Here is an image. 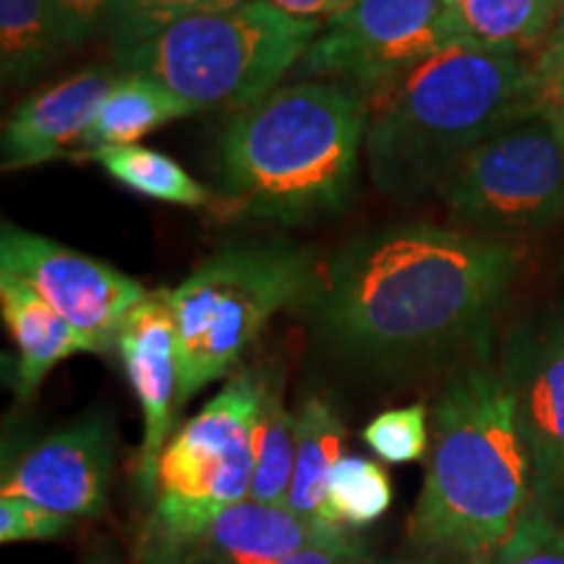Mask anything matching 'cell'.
Wrapping results in <instances>:
<instances>
[{
  "label": "cell",
  "mask_w": 564,
  "mask_h": 564,
  "mask_svg": "<svg viewBox=\"0 0 564 564\" xmlns=\"http://www.w3.org/2000/svg\"><path fill=\"white\" fill-rule=\"evenodd\" d=\"M525 251L505 238L394 225L352 238L316 272L306 306L343 350L408 364L486 348Z\"/></svg>",
  "instance_id": "1"
},
{
  "label": "cell",
  "mask_w": 564,
  "mask_h": 564,
  "mask_svg": "<svg viewBox=\"0 0 564 564\" xmlns=\"http://www.w3.org/2000/svg\"><path fill=\"white\" fill-rule=\"evenodd\" d=\"M533 499L512 394L491 366L455 373L432 411L426 478L408 541L429 564H481Z\"/></svg>",
  "instance_id": "2"
},
{
  "label": "cell",
  "mask_w": 564,
  "mask_h": 564,
  "mask_svg": "<svg viewBox=\"0 0 564 564\" xmlns=\"http://www.w3.org/2000/svg\"><path fill=\"white\" fill-rule=\"evenodd\" d=\"M369 105L303 79L232 112L217 141V202L236 215L299 223L343 209L356 186Z\"/></svg>",
  "instance_id": "3"
},
{
  "label": "cell",
  "mask_w": 564,
  "mask_h": 564,
  "mask_svg": "<svg viewBox=\"0 0 564 564\" xmlns=\"http://www.w3.org/2000/svg\"><path fill=\"white\" fill-rule=\"evenodd\" d=\"M528 55L449 45L366 97V162L384 194H419L478 141L541 110Z\"/></svg>",
  "instance_id": "4"
},
{
  "label": "cell",
  "mask_w": 564,
  "mask_h": 564,
  "mask_svg": "<svg viewBox=\"0 0 564 564\" xmlns=\"http://www.w3.org/2000/svg\"><path fill=\"white\" fill-rule=\"evenodd\" d=\"M319 32V21L249 0L167 26L150 42L118 53L116 68L162 84L199 112H241L299 68Z\"/></svg>",
  "instance_id": "5"
},
{
  "label": "cell",
  "mask_w": 564,
  "mask_h": 564,
  "mask_svg": "<svg viewBox=\"0 0 564 564\" xmlns=\"http://www.w3.org/2000/svg\"><path fill=\"white\" fill-rule=\"evenodd\" d=\"M314 282L312 253L257 241L225 246L167 288L181 350L178 408L228 377L274 314L308 301Z\"/></svg>",
  "instance_id": "6"
},
{
  "label": "cell",
  "mask_w": 564,
  "mask_h": 564,
  "mask_svg": "<svg viewBox=\"0 0 564 564\" xmlns=\"http://www.w3.org/2000/svg\"><path fill=\"white\" fill-rule=\"evenodd\" d=\"M259 403L262 371H241L173 432L158 460L139 564H192L207 528L249 499Z\"/></svg>",
  "instance_id": "7"
},
{
  "label": "cell",
  "mask_w": 564,
  "mask_h": 564,
  "mask_svg": "<svg viewBox=\"0 0 564 564\" xmlns=\"http://www.w3.org/2000/svg\"><path fill=\"white\" fill-rule=\"evenodd\" d=\"M440 192L463 230H541L564 215V147L539 110L478 141L444 173Z\"/></svg>",
  "instance_id": "8"
},
{
  "label": "cell",
  "mask_w": 564,
  "mask_h": 564,
  "mask_svg": "<svg viewBox=\"0 0 564 564\" xmlns=\"http://www.w3.org/2000/svg\"><path fill=\"white\" fill-rule=\"evenodd\" d=\"M449 45L442 0H352L327 19L295 70L369 97Z\"/></svg>",
  "instance_id": "9"
},
{
  "label": "cell",
  "mask_w": 564,
  "mask_h": 564,
  "mask_svg": "<svg viewBox=\"0 0 564 564\" xmlns=\"http://www.w3.org/2000/svg\"><path fill=\"white\" fill-rule=\"evenodd\" d=\"M0 272L26 282L95 352L116 348L126 316L150 293L116 267L11 223L0 230Z\"/></svg>",
  "instance_id": "10"
},
{
  "label": "cell",
  "mask_w": 564,
  "mask_h": 564,
  "mask_svg": "<svg viewBox=\"0 0 564 564\" xmlns=\"http://www.w3.org/2000/svg\"><path fill=\"white\" fill-rule=\"evenodd\" d=\"M499 373L531 457L533 499L564 518V308L514 329Z\"/></svg>",
  "instance_id": "11"
},
{
  "label": "cell",
  "mask_w": 564,
  "mask_h": 564,
  "mask_svg": "<svg viewBox=\"0 0 564 564\" xmlns=\"http://www.w3.org/2000/svg\"><path fill=\"white\" fill-rule=\"evenodd\" d=\"M112 434L97 415L42 436L6 463L0 497H21L66 518H95L108 502Z\"/></svg>",
  "instance_id": "12"
},
{
  "label": "cell",
  "mask_w": 564,
  "mask_h": 564,
  "mask_svg": "<svg viewBox=\"0 0 564 564\" xmlns=\"http://www.w3.org/2000/svg\"><path fill=\"white\" fill-rule=\"evenodd\" d=\"M116 350L139 400L141 419H144L137 486L150 499L158 460L173 436V415L181 411V350L167 288L147 293L144 301L126 316Z\"/></svg>",
  "instance_id": "13"
},
{
  "label": "cell",
  "mask_w": 564,
  "mask_h": 564,
  "mask_svg": "<svg viewBox=\"0 0 564 564\" xmlns=\"http://www.w3.org/2000/svg\"><path fill=\"white\" fill-rule=\"evenodd\" d=\"M118 79L116 66H87L19 102L3 126V171L82 154L84 133Z\"/></svg>",
  "instance_id": "14"
},
{
  "label": "cell",
  "mask_w": 564,
  "mask_h": 564,
  "mask_svg": "<svg viewBox=\"0 0 564 564\" xmlns=\"http://www.w3.org/2000/svg\"><path fill=\"white\" fill-rule=\"evenodd\" d=\"M333 528L306 523L288 507L243 499L207 528L192 564H278Z\"/></svg>",
  "instance_id": "15"
},
{
  "label": "cell",
  "mask_w": 564,
  "mask_h": 564,
  "mask_svg": "<svg viewBox=\"0 0 564 564\" xmlns=\"http://www.w3.org/2000/svg\"><path fill=\"white\" fill-rule=\"evenodd\" d=\"M0 314L17 345L13 390L21 400L37 394L55 366L76 352H95L87 337L47 306L26 282L0 272Z\"/></svg>",
  "instance_id": "16"
},
{
  "label": "cell",
  "mask_w": 564,
  "mask_h": 564,
  "mask_svg": "<svg viewBox=\"0 0 564 564\" xmlns=\"http://www.w3.org/2000/svg\"><path fill=\"white\" fill-rule=\"evenodd\" d=\"M345 423L322 394H308L295 411V468L285 507L312 525H333L327 484L343 457Z\"/></svg>",
  "instance_id": "17"
},
{
  "label": "cell",
  "mask_w": 564,
  "mask_h": 564,
  "mask_svg": "<svg viewBox=\"0 0 564 564\" xmlns=\"http://www.w3.org/2000/svg\"><path fill=\"white\" fill-rule=\"evenodd\" d=\"M194 112L199 110L162 84L147 76L121 74L84 133L82 154L95 158V152L108 150V147H131L147 133L158 131L160 126L188 118Z\"/></svg>",
  "instance_id": "18"
},
{
  "label": "cell",
  "mask_w": 564,
  "mask_h": 564,
  "mask_svg": "<svg viewBox=\"0 0 564 564\" xmlns=\"http://www.w3.org/2000/svg\"><path fill=\"white\" fill-rule=\"evenodd\" d=\"M562 0H463L453 24V45L499 53H535L552 30Z\"/></svg>",
  "instance_id": "19"
},
{
  "label": "cell",
  "mask_w": 564,
  "mask_h": 564,
  "mask_svg": "<svg viewBox=\"0 0 564 564\" xmlns=\"http://www.w3.org/2000/svg\"><path fill=\"white\" fill-rule=\"evenodd\" d=\"M66 45L55 0H0V74L24 87L51 68Z\"/></svg>",
  "instance_id": "20"
},
{
  "label": "cell",
  "mask_w": 564,
  "mask_h": 564,
  "mask_svg": "<svg viewBox=\"0 0 564 564\" xmlns=\"http://www.w3.org/2000/svg\"><path fill=\"white\" fill-rule=\"evenodd\" d=\"M253 478L249 499L285 507L295 468V413L282 403L280 373L262 371V403L253 421Z\"/></svg>",
  "instance_id": "21"
},
{
  "label": "cell",
  "mask_w": 564,
  "mask_h": 564,
  "mask_svg": "<svg viewBox=\"0 0 564 564\" xmlns=\"http://www.w3.org/2000/svg\"><path fill=\"white\" fill-rule=\"evenodd\" d=\"M95 160L112 181L147 199L192 209L209 207L215 202L199 181H194L178 162L158 150H147L139 144L108 147V150L95 152Z\"/></svg>",
  "instance_id": "22"
},
{
  "label": "cell",
  "mask_w": 564,
  "mask_h": 564,
  "mask_svg": "<svg viewBox=\"0 0 564 564\" xmlns=\"http://www.w3.org/2000/svg\"><path fill=\"white\" fill-rule=\"evenodd\" d=\"M392 505V481L387 470L369 457L343 455L327 484L329 523L369 528L382 520Z\"/></svg>",
  "instance_id": "23"
},
{
  "label": "cell",
  "mask_w": 564,
  "mask_h": 564,
  "mask_svg": "<svg viewBox=\"0 0 564 564\" xmlns=\"http://www.w3.org/2000/svg\"><path fill=\"white\" fill-rule=\"evenodd\" d=\"M241 3H249V0H116L105 17L102 32L110 40L112 53L118 55L141 42H150L183 19L232 9Z\"/></svg>",
  "instance_id": "24"
},
{
  "label": "cell",
  "mask_w": 564,
  "mask_h": 564,
  "mask_svg": "<svg viewBox=\"0 0 564 564\" xmlns=\"http://www.w3.org/2000/svg\"><path fill=\"white\" fill-rule=\"evenodd\" d=\"M481 564H564V518L531 499L510 539Z\"/></svg>",
  "instance_id": "25"
},
{
  "label": "cell",
  "mask_w": 564,
  "mask_h": 564,
  "mask_svg": "<svg viewBox=\"0 0 564 564\" xmlns=\"http://www.w3.org/2000/svg\"><path fill=\"white\" fill-rule=\"evenodd\" d=\"M364 442L384 463L400 465L421 460L429 453V444H432L429 408L423 403H413L379 413L364 429Z\"/></svg>",
  "instance_id": "26"
},
{
  "label": "cell",
  "mask_w": 564,
  "mask_h": 564,
  "mask_svg": "<svg viewBox=\"0 0 564 564\" xmlns=\"http://www.w3.org/2000/svg\"><path fill=\"white\" fill-rule=\"evenodd\" d=\"M70 528V518L21 497H0V541H53Z\"/></svg>",
  "instance_id": "27"
},
{
  "label": "cell",
  "mask_w": 564,
  "mask_h": 564,
  "mask_svg": "<svg viewBox=\"0 0 564 564\" xmlns=\"http://www.w3.org/2000/svg\"><path fill=\"white\" fill-rule=\"evenodd\" d=\"M371 546L350 528L337 525L278 564H369Z\"/></svg>",
  "instance_id": "28"
},
{
  "label": "cell",
  "mask_w": 564,
  "mask_h": 564,
  "mask_svg": "<svg viewBox=\"0 0 564 564\" xmlns=\"http://www.w3.org/2000/svg\"><path fill=\"white\" fill-rule=\"evenodd\" d=\"M116 0H55L63 40L68 47L82 45L95 30H102L105 17Z\"/></svg>",
  "instance_id": "29"
},
{
  "label": "cell",
  "mask_w": 564,
  "mask_h": 564,
  "mask_svg": "<svg viewBox=\"0 0 564 564\" xmlns=\"http://www.w3.org/2000/svg\"><path fill=\"white\" fill-rule=\"evenodd\" d=\"M533 74L541 84V95H552V91L564 89V0L556 13L552 30H549L546 40L533 55ZM541 97V100H544Z\"/></svg>",
  "instance_id": "30"
},
{
  "label": "cell",
  "mask_w": 564,
  "mask_h": 564,
  "mask_svg": "<svg viewBox=\"0 0 564 564\" xmlns=\"http://www.w3.org/2000/svg\"><path fill=\"white\" fill-rule=\"evenodd\" d=\"M274 9L291 13L295 19L306 21H319V19H333L337 13L348 9L352 0H267Z\"/></svg>",
  "instance_id": "31"
},
{
  "label": "cell",
  "mask_w": 564,
  "mask_h": 564,
  "mask_svg": "<svg viewBox=\"0 0 564 564\" xmlns=\"http://www.w3.org/2000/svg\"><path fill=\"white\" fill-rule=\"evenodd\" d=\"M541 112L549 118V123L554 126L556 137H560L562 147H564V89L562 91H552L541 100Z\"/></svg>",
  "instance_id": "32"
},
{
  "label": "cell",
  "mask_w": 564,
  "mask_h": 564,
  "mask_svg": "<svg viewBox=\"0 0 564 564\" xmlns=\"http://www.w3.org/2000/svg\"><path fill=\"white\" fill-rule=\"evenodd\" d=\"M460 3H463V0H442V11H444V26H447V34H449V24H453V19H455L457 9H460ZM449 42H453V40H449Z\"/></svg>",
  "instance_id": "33"
},
{
  "label": "cell",
  "mask_w": 564,
  "mask_h": 564,
  "mask_svg": "<svg viewBox=\"0 0 564 564\" xmlns=\"http://www.w3.org/2000/svg\"><path fill=\"white\" fill-rule=\"evenodd\" d=\"M369 564H400V562H369Z\"/></svg>",
  "instance_id": "34"
}]
</instances>
